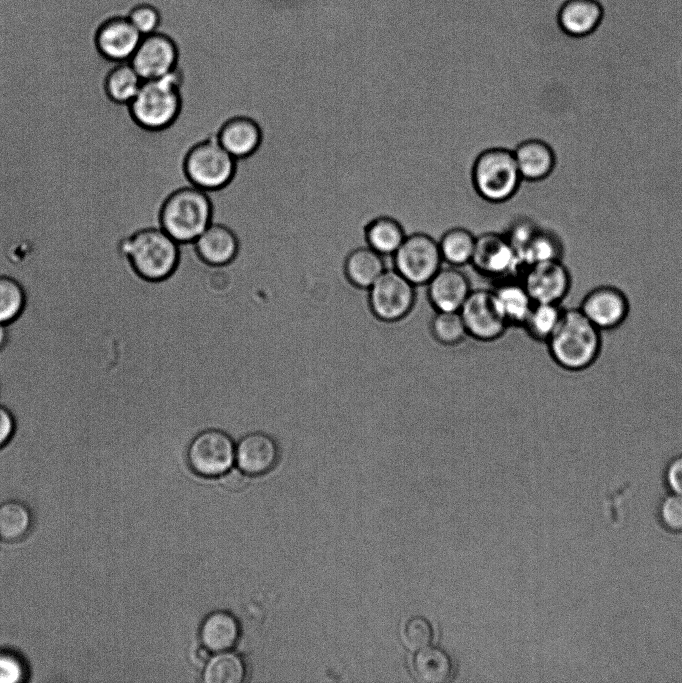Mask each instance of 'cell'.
<instances>
[{"instance_id": "cell-1", "label": "cell", "mask_w": 682, "mask_h": 683, "mask_svg": "<svg viewBox=\"0 0 682 683\" xmlns=\"http://www.w3.org/2000/svg\"><path fill=\"white\" fill-rule=\"evenodd\" d=\"M602 333L578 308H565L557 329L546 343L548 353L552 361L564 371H585L601 355Z\"/></svg>"}, {"instance_id": "cell-2", "label": "cell", "mask_w": 682, "mask_h": 683, "mask_svg": "<svg viewBox=\"0 0 682 683\" xmlns=\"http://www.w3.org/2000/svg\"><path fill=\"white\" fill-rule=\"evenodd\" d=\"M209 191L194 185L181 187L165 200L160 227L179 244L192 243L213 222Z\"/></svg>"}, {"instance_id": "cell-3", "label": "cell", "mask_w": 682, "mask_h": 683, "mask_svg": "<svg viewBox=\"0 0 682 683\" xmlns=\"http://www.w3.org/2000/svg\"><path fill=\"white\" fill-rule=\"evenodd\" d=\"M181 67L157 79L143 80L129 103L135 121L148 130H162L170 126L182 108Z\"/></svg>"}, {"instance_id": "cell-4", "label": "cell", "mask_w": 682, "mask_h": 683, "mask_svg": "<svg viewBox=\"0 0 682 683\" xmlns=\"http://www.w3.org/2000/svg\"><path fill=\"white\" fill-rule=\"evenodd\" d=\"M124 251L136 272L151 281L169 277L180 258V244L161 227L135 232L124 244Z\"/></svg>"}, {"instance_id": "cell-5", "label": "cell", "mask_w": 682, "mask_h": 683, "mask_svg": "<svg viewBox=\"0 0 682 683\" xmlns=\"http://www.w3.org/2000/svg\"><path fill=\"white\" fill-rule=\"evenodd\" d=\"M471 180L476 193L495 204L510 200L523 181L513 150L504 147L480 152L472 165Z\"/></svg>"}, {"instance_id": "cell-6", "label": "cell", "mask_w": 682, "mask_h": 683, "mask_svg": "<svg viewBox=\"0 0 682 683\" xmlns=\"http://www.w3.org/2000/svg\"><path fill=\"white\" fill-rule=\"evenodd\" d=\"M236 167L237 159L224 149L217 135L196 143L184 161L191 184L206 191L225 187L232 180Z\"/></svg>"}, {"instance_id": "cell-7", "label": "cell", "mask_w": 682, "mask_h": 683, "mask_svg": "<svg viewBox=\"0 0 682 683\" xmlns=\"http://www.w3.org/2000/svg\"><path fill=\"white\" fill-rule=\"evenodd\" d=\"M415 287L394 268L386 269L368 289V305L372 314L385 323L403 320L414 308Z\"/></svg>"}, {"instance_id": "cell-8", "label": "cell", "mask_w": 682, "mask_h": 683, "mask_svg": "<svg viewBox=\"0 0 682 683\" xmlns=\"http://www.w3.org/2000/svg\"><path fill=\"white\" fill-rule=\"evenodd\" d=\"M186 455L189 466L196 474L220 476L235 463L236 441L225 430L210 427L191 439Z\"/></svg>"}, {"instance_id": "cell-9", "label": "cell", "mask_w": 682, "mask_h": 683, "mask_svg": "<svg viewBox=\"0 0 682 683\" xmlns=\"http://www.w3.org/2000/svg\"><path fill=\"white\" fill-rule=\"evenodd\" d=\"M392 257L394 269L415 286L426 285L444 263L438 241L422 232L406 235Z\"/></svg>"}, {"instance_id": "cell-10", "label": "cell", "mask_w": 682, "mask_h": 683, "mask_svg": "<svg viewBox=\"0 0 682 683\" xmlns=\"http://www.w3.org/2000/svg\"><path fill=\"white\" fill-rule=\"evenodd\" d=\"M468 336L482 342L501 338L510 327L493 289H472L460 309Z\"/></svg>"}, {"instance_id": "cell-11", "label": "cell", "mask_w": 682, "mask_h": 683, "mask_svg": "<svg viewBox=\"0 0 682 683\" xmlns=\"http://www.w3.org/2000/svg\"><path fill=\"white\" fill-rule=\"evenodd\" d=\"M474 269L483 276L500 281L523 273L524 266L505 234L485 232L476 236L471 260Z\"/></svg>"}, {"instance_id": "cell-12", "label": "cell", "mask_w": 682, "mask_h": 683, "mask_svg": "<svg viewBox=\"0 0 682 683\" xmlns=\"http://www.w3.org/2000/svg\"><path fill=\"white\" fill-rule=\"evenodd\" d=\"M630 300L619 287L610 284L590 289L578 309L601 332L622 326L630 314Z\"/></svg>"}, {"instance_id": "cell-13", "label": "cell", "mask_w": 682, "mask_h": 683, "mask_svg": "<svg viewBox=\"0 0 682 683\" xmlns=\"http://www.w3.org/2000/svg\"><path fill=\"white\" fill-rule=\"evenodd\" d=\"M521 281L534 303L561 304L572 287V276L562 260L529 265Z\"/></svg>"}, {"instance_id": "cell-14", "label": "cell", "mask_w": 682, "mask_h": 683, "mask_svg": "<svg viewBox=\"0 0 682 683\" xmlns=\"http://www.w3.org/2000/svg\"><path fill=\"white\" fill-rule=\"evenodd\" d=\"M179 50L166 35L143 36L129 60L142 80L157 79L174 71L179 63Z\"/></svg>"}, {"instance_id": "cell-15", "label": "cell", "mask_w": 682, "mask_h": 683, "mask_svg": "<svg viewBox=\"0 0 682 683\" xmlns=\"http://www.w3.org/2000/svg\"><path fill=\"white\" fill-rule=\"evenodd\" d=\"M279 455L277 440L265 431H250L236 441L235 463L249 475L269 472L277 464Z\"/></svg>"}, {"instance_id": "cell-16", "label": "cell", "mask_w": 682, "mask_h": 683, "mask_svg": "<svg viewBox=\"0 0 682 683\" xmlns=\"http://www.w3.org/2000/svg\"><path fill=\"white\" fill-rule=\"evenodd\" d=\"M142 37L126 16H114L98 27L95 43L106 59L123 62L131 59Z\"/></svg>"}, {"instance_id": "cell-17", "label": "cell", "mask_w": 682, "mask_h": 683, "mask_svg": "<svg viewBox=\"0 0 682 683\" xmlns=\"http://www.w3.org/2000/svg\"><path fill=\"white\" fill-rule=\"evenodd\" d=\"M428 299L436 311H460L472 288L460 267H441L426 284Z\"/></svg>"}, {"instance_id": "cell-18", "label": "cell", "mask_w": 682, "mask_h": 683, "mask_svg": "<svg viewBox=\"0 0 682 683\" xmlns=\"http://www.w3.org/2000/svg\"><path fill=\"white\" fill-rule=\"evenodd\" d=\"M604 15L599 0H564L557 12V23L570 38H587L599 29Z\"/></svg>"}, {"instance_id": "cell-19", "label": "cell", "mask_w": 682, "mask_h": 683, "mask_svg": "<svg viewBox=\"0 0 682 683\" xmlns=\"http://www.w3.org/2000/svg\"><path fill=\"white\" fill-rule=\"evenodd\" d=\"M200 258L212 266L232 262L239 251V239L227 224L213 221L193 242Z\"/></svg>"}, {"instance_id": "cell-20", "label": "cell", "mask_w": 682, "mask_h": 683, "mask_svg": "<svg viewBox=\"0 0 682 683\" xmlns=\"http://www.w3.org/2000/svg\"><path fill=\"white\" fill-rule=\"evenodd\" d=\"M262 137L263 130L259 122L246 115L231 117L217 133L219 143L235 159L255 153L262 142Z\"/></svg>"}, {"instance_id": "cell-21", "label": "cell", "mask_w": 682, "mask_h": 683, "mask_svg": "<svg viewBox=\"0 0 682 683\" xmlns=\"http://www.w3.org/2000/svg\"><path fill=\"white\" fill-rule=\"evenodd\" d=\"M523 180L537 182L550 176L556 166L553 148L540 139H527L513 150Z\"/></svg>"}, {"instance_id": "cell-22", "label": "cell", "mask_w": 682, "mask_h": 683, "mask_svg": "<svg viewBox=\"0 0 682 683\" xmlns=\"http://www.w3.org/2000/svg\"><path fill=\"white\" fill-rule=\"evenodd\" d=\"M385 270L383 256L368 246L352 249L343 261L345 278L358 289L368 290Z\"/></svg>"}, {"instance_id": "cell-23", "label": "cell", "mask_w": 682, "mask_h": 683, "mask_svg": "<svg viewBox=\"0 0 682 683\" xmlns=\"http://www.w3.org/2000/svg\"><path fill=\"white\" fill-rule=\"evenodd\" d=\"M411 668L416 679L424 683L447 682L454 672L453 660L447 651L430 645L416 650Z\"/></svg>"}, {"instance_id": "cell-24", "label": "cell", "mask_w": 682, "mask_h": 683, "mask_svg": "<svg viewBox=\"0 0 682 683\" xmlns=\"http://www.w3.org/2000/svg\"><path fill=\"white\" fill-rule=\"evenodd\" d=\"M240 626L234 615L227 611H215L203 621L200 638L212 652L230 650L238 641Z\"/></svg>"}, {"instance_id": "cell-25", "label": "cell", "mask_w": 682, "mask_h": 683, "mask_svg": "<svg viewBox=\"0 0 682 683\" xmlns=\"http://www.w3.org/2000/svg\"><path fill=\"white\" fill-rule=\"evenodd\" d=\"M493 291L509 326L522 327L534 304L522 281L502 280Z\"/></svg>"}, {"instance_id": "cell-26", "label": "cell", "mask_w": 682, "mask_h": 683, "mask_svg": "<svg viewBox=\"0 0 682 683\" xmlns=\"http://www.w3.org/2000/svg\"><path fill=\"white\" fill-rule=\"evenodd\" d=\"M406 234L401 223L393 217L379 216L364 227L368 247L384 256H392L402 244Z\"/></svg>"}, {"instance_id": "cell-27", "label": "cell", "mask_w": 682, "mask_h": 683, "mask_svg": "<svg viewBox=\"0 0 682 683\" xmlns=\"http://www.w3.org/2000/svg\"><path fill=\"white\" fill-rule=\"evenodd\" d=\"M563 244L552 231L540 226L536 228L526 244L518 252V257L524 266L551 261L562 260Z\"/></svg>"}, {"instance_id": "cell-28", "label": "cell", "mask_w": 682, "mask_h": 683, "mask_svg": "<svg viewBox=\"0 0 682 683\" xmlns=\"http://www.w3.org/2000/svg\"><path fill=\"white\" fill-rule=\"evenodd\" d=\"M476 236L462 227L447 230L438 241L443 262L462 267L470 264L475 248Z\"/></svg>"}, {"instance_id": "cell-29", "label": "cell", "mask_w": 682, "mask_h": 683, "mask_svg": "<svg viewBox=\"0 0 682 683\" xmlns=\"http://www.w3.org/2000/svg\"><path fill=\"white\" fill-rule=\"evenodd\" d=\"M564 310L561 304L534 303L522 327L533 340L547 343L557 329Z\"/></svg>"}, {"instance_id": "cell-30", "label": "cell", "mask_w": 682, "mask_h": 683, "mask_svg": "<svg viewBox=\"0 0 682 683\" xmlns=\"http://www.w3.org/2000/svg\"><path fill=\"white\" fill-rule=\"evenodd\" d=\"M246 678V665L234 652L221 651L210 657L203 671L205 683H241Z\"/></svg>"}, {"instance_id": "cell-31", "label": "cell", "mask_w": 682, "mask_h": 683, "mask_svg": "<svg viewBox=\"0 0 682 683\" xmlns=\"http://www.w3.org/2000/svg\"><path fill=\"white\" fill-rule=\"evenodd\" d=\"M141 77L129 61L117 63L108 73L105 89L108 96L115 102L129 104L137 94Z\"/></svg>"}, {"instance_id": "cell-32", "label": "cell", "mask_w": 682, "mask_h": 683, "mask_svg": "<svg viewBox=\"0 0 682 683\" xmlns=\"http://www.w3.org/2000/svg\"><path fill=\"white\" fill-rule=\"evenodd\" d=\"M433 338L445 346H455L468 336L460 311H436L430 322Z\"/></svg>"}, {"instance_id": "cell-33", "label": "cell", "mask_w": 682, "mask_h": 683, "mask_svg": "<svg viewBox=\"0 0 682 683\" xmlns=\"http://www.w3.org/2000/svg\"><path fill=\"white\" fill-rule=\"evenodd\" d=\"M31 524L27 507L18 501L0 505V538L13 541L26 534Z\"/></svg>"}, {"instance_id": "cell-34", "label": "cell", "mask_w": 682, "mask_h": 683, "mask_svg": "<svg viewBox=\"0 0 682 683\" xmlns=\"http://www.w3.org/2000/svg\"><path fill=\"white\" fill-rule=\"evenodd\" d=\"M24 302L20 284L10 277L0 276V322L13 321L21 313Z\"/></svg>"}, {"instance_id": "cell-35", "label": "cell", "mask_w": 682, "mask_h": 683, "mask_svg": "<svg viewBox=\"0 0 682 683\" xmlns=\"http://www.w3.org/2000/svg\"><path fill=\"white\" fill-rule=\"evenodd\" d=\"M434 639V629L430 621L420 615L411 616L403 624L402 640L411 650L429 646Z\"/></svg>"}, {"instance_id": "cell-36", "label": "cell", "mask_w": 682, "mask_h": 683, "mask_svg": "<svg viewBox=\"0 0 682 683\" xmlns=\"http://www.w3.org/2000/svg\"><path fill=\"white\" fill-rule=\"evenodd\" d=\"M126 17L142 36L155 33L160 24V14L158 10L148 3H138L134 5L128 11Z\"/></svg>"}, {"instance_id": "cell-37", "label": "cell", "mask_w": 682, "mask_h": 683, "mask_svg": "<svg viewBox=\"0 0 682 683\" xmlns=\"http://www.w3.org/2000/svg\"><path fill=\"white\" fill-rule=\"evenodd\" d=\"M661 524L669 531H682V496L670 494L665 496L658 507Z\"/></svg>"}, {"instance_id": "cell-38", "label": "cell", "mask_w": 682, "mask_h": 683, "mask_svg": "<svg viewBox=\"0 0 682 683\" xmlns=\"http://www.w3.org/2000/svg\"><path fill=\"white\" fill-rule=\"evenodd\" d=\"M664 477L672 493L682 496V454L674 456L667 463Z\"/></svg>"}, {"instance_id": "cell-39", "label": "cell", "mask_w": 682, "mask_h": 683, "mask_svg": "<svg viewBox=\"0 0 682 683\" xmlns=\"http://www.w3.org/2000/svg\"><path fill=\"white\" fill-rule=\"evenodd\" d=\"M219 483L229 491L238 492L245 489L249 484V474L239 467H231L219 476Z\"/></svg>"}, {"instance_id": "cell-40", "label": "cell", "mask_w": 682, "mask_h": 683, "mask_svg": "<svg viewBox=\"0 0 682 683\" xmlns=\"http://www.w3.org/2000/svg\"><path fill=\"white\" fill-rule=\"evenodd\" d=\"M22 669L17 660L9 655H0V682H15L21 679Z\"/></svg>"}, {"instance_id": "cell-41", "label": "cell", "mask_w": 682, "mask_h": 683, "mask_svg": "<svg viewBox=\"0 0 682 683\" xmlns=\"http://www.w3.org/2000/svg\"><path fill=\"white\" fill-rule=\"evenodd\" d=\"M14 419L10 412L0 405V448H2L11 438L14 432Z\"/></svg>"}, {"instance_id": "cell-42", "label": "cell", "mask_w": 682, "mask_h": 683, "mask_svg": "<svg viewBox=\"0 0 682 683\" xmlns=\"http://www.w3.org/2000/svg\"><path fill=\"white\" fill-rule=\"evenodd\" d=\"M209 652H210V650H208L205 646L203 648H199L196 651V658L200 662L206 663L208 661V659L210 658Z\"/></svg>"}, {"instance_id": "cell-43", "label": "cell", "mask_w": 682, "mask_h": 683, "mask_svg": "<svg viewBox=\"0 0 682 683\" xmlns=\"http://www.w3.org/2000/svg\"><path fill=\"white\" fill-rule=\"evenodd\" d=\"M7 339L6 324L0 322V349L4 346Z\"/></svg>"}]
</instances>
